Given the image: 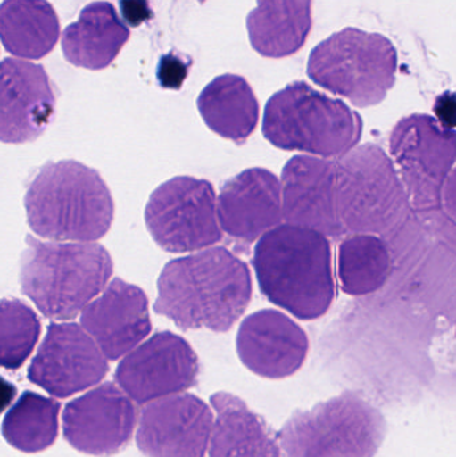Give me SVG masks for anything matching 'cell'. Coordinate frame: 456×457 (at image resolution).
Listing matches in <instances>:
<instances>
[{
  "mask_svg": "<svg viewBox=\"0 0 456 457\" xmlns=\"http://www.w3.org/2000/svg\"><path fill=\"white\" fill-rule=\"evenodd\" d=\"M252 300L248 265L225 247H206L166 263L158 278L155 313L179 329L225 333Z\"/></svg>",
  "mask_w": 456,
  "mask_h": 457,
  "instance_id": "6da1fadb",
  "label": "cell"
},
{
  "mask_svg": "<svg viewBox=\"0 0 456 457\" xmlns=\"http://www.w3.org/2000/svg\"><path fill=\"white\" fill-rule=\"evenodd\" d=\"M253 266L262 295L296 319H320L335 303L331 242L319 231L278 225L260 237Z\"/></svg>",
  "mask_w": 456,
  "mask_h": 457,
  "instance_id": "7a4b0ae2",
  "label": "cell"
},
{
  "mask_svg": "<svg viewBox=\"0 0 456 457\" xmlns=\"http://www.w3.org/2000/svg\"><path fill=\"white\" fill-rule=\"evenodd\" d=\"M24 208L32 231L55 241H95L114 220V201L101 174L71 160L37 170L27 187Z\"/></svg>",
  "mask_w": 456,
  "mask_h": 457,
  "instance_id": "3957f363",
  "label": "cell"
},
{
  "mask_svg": "<svg viewBox=\"0 0 456 457\" xmlns=\"http://www.w3.org/2000/svg\"><path fill=\"white\" fill-rule=\"evenodd\" d=\"M21 258V292L51 320H72L112 278V255L90 242H42L27 236Z\"/></svg>",
  "mask_w": 456,
  "mask_h": 457,
  "instance_id": "277c9868",
  "label": "cell"
},
{
  "mask_svg": "<svg viewBox=\"0 0 456 457\" xmlns=\"http://www.w3.org/2000/svg\"><path fill=\"white\" fill-rule=\"evenodd\" d=\"M262 133L278 149L331 160L358 146L363 120L344 102L294 82L268 101Z\"/></svg>",
  "mask_w": 456,
  "mask_h": 457,
  "instance_id": "5b68a950",
  "label": "cell"
},
{
  "mask_svg": "<svg viewBox=\"0 0 456 457\" xmlns=\"http://www.w3.org/2000/svg\"><path fill=\"white\" fill-rule=\"evenodd\" d=\"M387 435L377 407L355 392L297 411L278 434L286 457H375Z\"/></svg>",
  "mask_w": 456,
  "mask_h": 457,
  "instance_id": "8992f818",
  "label": "cell"
},
{
  "mask_svg": "<svg viewBox=\"0 0 456 457\" xmlns=\"http://www.w3.org/2000/svg\"><path fill=\"white\" fill-rule=\"evenodd\" d=\"M335 200L344 234L390 233L410 208L396 166L374 144L353 147L335 161Z\"/></svg>",
  "mask_w": 456,
  "mask_h": 457,
  "instance_id": "52a82bcc",
  "label": "cell"
},
{
  "mask_svg": "<svg viewBox=\"0 0 456 457\" xmlns=\"http://www.w3.org/2000/svg\"><path fill=\"white\" fill-rule=\"evenodd\" d=\"M398 53L388 37L344 29L313 48L308 75L316 85L358 107L385 101L395 85Z\"/></svg>",
  "mask_w": 456,
  "mask_h": 457,
  "instance_id": "ba28073f",
  "label": "cell"
},
{
  "mask_svg": "<svg viewBox=\"0 0 456 457\" xmlns=\"http://www.w3.org/2000/svg\"><path fill=\"white\" fill-rule=\"evenodd\" d=\"M390 153L410 206L423 212L439 208L447 179L454 176V131L430 115H410L394 128Z\"/></svg>",
  "mask_w": 456,
  "mask_h": 457,
  "instance_id": "9c48e42d",
  "label": "cell"
},
{
  "mask_svg": "<svg viewBox=\"0 0 456 457\" xmlns=\"http://www.w3.org/2000/svg\"><path fill=\"white\" fill-rule=\"evenodd\" d=\"M145 222L155 244L169 253L197 252L222 238L213 185L195 177H176L158 187Z\"/></svg>",
  "mask_w": 456,
  "mask_h": 457,
  "instance_id": "30bf717a",
  "label": "cell"
},
{
  "mask_svg": "<svg viewBox=\"0 0 456 457\" xmlns=\"http://www.w3.org/2000/svg\"><path fill=\"white\" fill-rule=\"evenodd\" d=\"M200 361L190 344L171 332L155 333L126 354L115 372L120 388L138 405L197 386Z\"/></svg>",
  "mask_w": 456,
  "mask_h": 457,
  "instance_id": "8fae6325",
  "label": "cell"
},
{
  "mask_svg": "<svg viewBox=\"0 0 456 457\" xmlns=\"http://www.w3.org/2000/svg\"><path fill=\"white\" fill-rule=\"evenodd\" d=\"M107 372L106 357L82 327L72 322H53L27 376L51 396L66 399L93 388Z\"/></svg>",
  "mask_w": 456,
  "mask_h": 457,
  "instance_id": "7c38bea8",
  "label": "cell"
},
{
  "mask_svg": "<svg viewBox=\"0 0 456 457\" xmlns=\"http://www.w3.org/2000/svg\"><path fill=\"white\" fill-rule=\"evenodd\" d=\"M63 435L74 450L86 455H117L130 443L137 424L133 400L112 383L72 400L63 411Z\"/></svg>",
  "mask_w": 456,
  "mask_h": 457,
  "instance_id": "4fadbf2b",
  "label": "cell"
},
{
  "mask_svg": "<svg viewBox=\"0 0 456 457\" xmlns=\"http://www.w3.org/2000/svg\"><path fill=\"white\" fill-rule=\"evenodd\" d=\"M213 424V412L200 397L171 395L144 408L137 445L145 457H205Z\"/></svg>",
  "mask_w": 456,
  "mask_h": 457,
  "instance_id": "5bb4252c",
  "label": "cell"
},
{
  "mask_svg": "<svg viewBox=\"0 0 456 457\" xmlns=\"http://www.w3.org/2000/svg\"><path fill=\"white\" fill-rule=\"evenodd\" d=\"M55 109V93L42 66L13 58L0 63V142L35 141L47 130Z\"/></svg>",
  "mask_w": 456,
  "mask_h": 457,
  "instance_id": "9a60e30c",
  "label": "cell"
},
{
  "mask_svg": "<svg viewBox=\"0 0 456 457\" xmlns=\"http://www.w3.org/2000/svg\"><path fill=\"white\" fill-rule=\"evenodd\" d=\"M80 325L104 356L117 361L152 332L147 295L136 285L112 279L104 292L83 309Z\"/></svg>",
  "mask_w": 456,
  "mask_h": 457,
  "instance_id": "2e32d148",
  "label": "cell"
},
{
  "mask_svg": "<svg viewBox=\"0 0 456 457\" xmlns=\"http://www.w3.org/2000/svg\"><path fill=\"white\" fill-rule=\"evenodd\" d=\"M286 224L312 228L327 238L344 236L335 200V161L297 155L286 168L280 182Z\"/></svg>",
  "mask_w": 456,
  "mask_h": 457,
  "instance_id": "e0dca14e",
  "label": "cell"
},
{
  "mask_svg": "<svg viewBox=\"0 0 456 457\" xmlns=\"http://www.w3.org/2000/svg\"><path fill=\"white\" fill-rule=\"evenodd\" d=\"M307 333L286 314L273 309L256 312L238 329L237 353L254 375L280 380L299 372L307 360Z\"/></svg>",
  "mask_w": 456,
  "mask_h": 457,
  "instance_id": "ac0fdd59",
  "label": "cell"
},
{
  "mask_svg": "<svg viewBox=\"0 0 456 457\" xmlns=\"http://www.w3.org/2000/svg\"><path fill=\"white\" fill-rule=\"evenodd\" d=\"M220 228L240 241L253 242L283 224L280 181L253 168L230 179L217 198Z\"/></svg>",
  "mask_w": 456,
  "mask_h": 457,
  "instance_id": "d6986e66",
  "label": "cell"
},
{
  "mask_svg": "<svg viewBox=\"0 0 456 457\" xmlns=\"http://www.w3.org/2000/svg\"><path fill=\"white\" fill-rule=\"evenodd\" d=\"M211 404L217 416L208 457H283L275 432L240 397L217 392Z\"/></svg>",
  "mask_w": 456,
  "mask_h": 457,
  "instance_id": "ffe728a7",
  "label": "cell"
},
{
  "mask_svg": "<svg viewBox=\"0 0 456 457\" xmlns=\"http://www.w3.org/2000/svg\"><path fill=\"white\" fill-rule=\"evenodd\" d=\"M130 37L126 24L109 2L86 5L75 23L64 29L62 50L69 63L87 70H104L120 55Z\"/></svg>",
  "mask_w": 456,
  "mask_h": 457,
  "instance_id": "44dd1931",
  "label": "cell"
},
{
  "mask_svg": "<svg viewBox=\"0 0 456 457\" xmlns=\"http://www.w3.org/2000/svg\"><path fill=\"white\" fill-rule=\"evenodd\" d=\"M252 47L267 58L294 55L312 29V0H257L246 19Z\"/></svg>",
  "mask_w": 456,
  "mask_h": 457,
  "instance_id": "7402d4cb",
  "label": "cell"
},
{
  "mask_svg": "<svg viewBox=\"0 0 456 457\" xmlns=\"http://www.w3.org/2000/svg\"><path fill=\"white\" fill-rule=\"evenodd\" d=\"M197 106L211 131L237 145H243L259 123V101L251 85L238 75L211 80L198 96Z\"/></svg>",
  "mask_w": 456,
  "mask_h": 457,
  "instance_id": "603a6c76",
  "label": "cell"
},
{
  "mask_svg": "<svg viewBox=\"0 0 456 457\" xmlns=\"http://www.w3.org/2000/svg\"><path fill=\"white\" fill-rule=\"evenodd\" d=\"M61 35L58 15L46 0H3L0 40L8 53L39 59L53 51Z\"/></svg>",
  "mask_w": 456,
  "mask_h": 457,
  "instance_id": "cb8c5ba5",
  "label": "cell"
},
{
  "mask_svg": "<svg viewBox=\"0 0 456 457\" xmlns=\"http://www.w3.org/2000/svg\"><path fill=\"white\" fill-rule=\"evenodd\" d=\"M337 276L343 293L371 295L387 282L393 269L387 244L374 234H351L339 246Z\"/></svg>",
  "mask_w": 456,
  "mask_h": 457,
  "instance_id": "d4e9b609",
  "label": "cell"
},
{
  "mask_svg": "<svg viewBox=\"0 0 456 457\" xmlns=\"http://www.w3.org/2000/svg\"><path fill=\"white\" fill-rule=\"evenodd\" d=\"M59 412L61 404L56 400L26 391L5 415L3 437L21 453H42L58 437Z\"/></svg>",
  "mask_w": 456,
  "mask_h": 457,
  "instance_id": "484cf974",
  "label": "cell"
},
{
  "mask_svg": "<svg viewBox=\"0 0 456 457\" xmlns=\"http://www.w3.org/2000/svg\"><path fill=\"white\" fill-rule=\"evenodd\" d=\"M42 324L37 314L18 298L0 300V368L18 370L39 341Z\"/></svg>",
  "mask_w": 456,
  "mask_h": 457,
  "instance_id": "4316f807",
  "label": "cell"
},
{
  "mask_svg": "<svg viewBox=\"0 0 456 457\" xmlns=\"http://www.w3.org/2000/svg\"><path fill=\"white\" fill-rule=\"evenodd\" d=\"M187 70H189V64L187 62L182 61L174 54H168L161 58L160 64H158V82L162 87L177 90L187 79Z\"/></svg>",
  "mask_w": 456,
  "mask_h": 457,
  "instance_id": "83f0119b",
  "label": "cell"
},
{
  "mask_svg": "<svg viewBox=\"0 0 456 457\" xmlns=\"http://www.w3.org/2000/svg\"><path fill=\"white\" fill-rule=\"evenodd\" d=\"M120 11L123 21L131 27L141 26L153 18L147 0H120Z\"/></svg>",
  "mask_w": 456,
  "mask_h": 457,
  "instance_id": "f1b7e54d",
  "label": "cell"
},
{
  "mask_svg": "<svg viewBox=\"0 0 456 457\" xmlns=\"http://www.w3.org/2000/svg\"><path fill=\"white\" fill-rule=\"evenodd\" d=\"M18 395V388L0 376V415L12 404Z\"/></svg>",
  "mask_w": 456,
  "mask_h": 457,
  "instance_id": "f546056e",
  "label": "cell"
}]
</instances>
